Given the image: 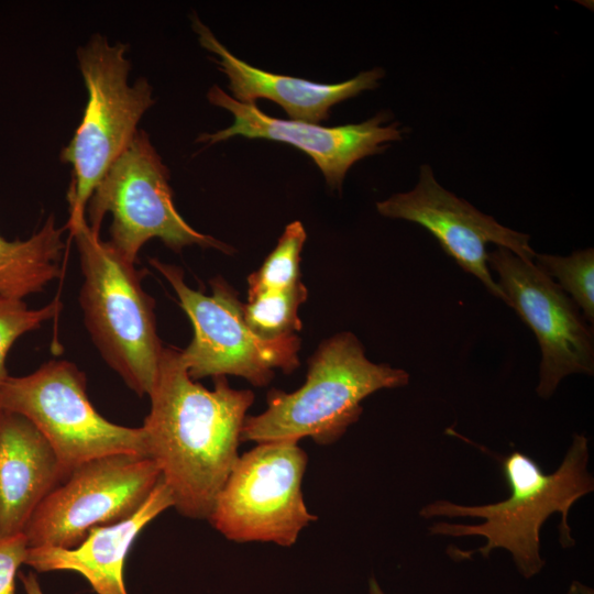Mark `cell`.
<instances>
[{
	"instance_id": "1",
	"label": "cell",
	"mask_w": 594,
	"mask_h": 594,
	"mask_svg": "<svg viewBox=\"0 0 594 594\" xmlns=\"http://www.w3.org/2000/svg\"><path fill=\"white\" fill-rule=\"evenodd\" d=\"M151 409L141 427L146 454L158 466L174 507L191 519H208L239 459L242 427L254 402L249 389L215 377L212 391L190 378L179 350L164 346Z\"/></svg>"
},
{
	"instance_id": "2",
	"label": "cell",
	"mask_w": 594,
	"mask_h": 594,
	"mask_svg": "<svg viewBox=\"0 0 594 594\" xmlns=\"http://www.w3.org/2000/svg\"><path fill=\"white\" fill-rule=\"evenodd\" d=\"M588 440L575 433L557 471L544 473L540 465L519 451L498 458L509 487V497L493 504L465 506L438 499L424 506L419 515L432 517H476L477 525L437 521L429 527L432 535L448 537L481 536L486 543L475 550L449 549L455 560L480 552L488 557L494 549L510 552L519 573L529 579L540 572L544 561L540 556V529L553 513H560L559 540L563 548L574 546L568 515L572 505L593 492L594 480L587 471Z\"/></svg>"
},
{
	"instance_id": "3",
	"label": "cell",
	"mask_w": 594,
	"mask_h": 594,
	"mask_svg": "<svg viewBox=\"0 0 594 594\" xmlns=\"http://www.w3.org/2000/svg\"><path fill=\"white\" fill-rule=\"evenodd\" d=\"M408 382L406 371L373 363L353 333L339 332L321 342L311 355L300 388L292 393L272 389L267 408L245 417L241 441H299L309 437L319 444H330L359 420L364 398Z\"/></svg>"
},
{
	"instance_id": "4",
	"label": "cell",
	"mask_w": 594,
	"mask_h": 594,
	"mask_svg": "<svg viewBox=\"0 0 594 594\" xmlns=\"http://www.w3.org/2000/svg\"><path fill=\"white\" fill-rule=\"evenodd\" d=\"M80 260L79 305L84 323L101 358L139 396L156 381L163 344L155 301L143 289L144 271L94 232L86 218L68 220Z\"/></svg>"
},
{
	"instance_id": "5",
	"label": "cell",
	"mask_w": 594,
	"mask_h": 594,
	"mask_svg": "<svg viewBox=\"0 0 594 594\" xmlns=\"http://www.w3.org/2000/svg\"><path fill=\"white\" fill-rule=\"evenodd\" d=\"M125 53L127 45L110 44L100 34L77 51L88 100L81 122L61 153L73 170L68 220L86 218L95 188L134 140L141 118L155 102L145 78L129 82L131 64Z\"/></svg>"
},
{
	"instance_id": "6",
	"label": "cell",
	"mask_w": 594,
	"mask_h": 594,
	"mask_svg": "<svg viewBox=\"0 0 594 594\" xmlns=\"http://www.w3.org/2000/svg\"><path fill=\"white\" fill-rule=\"evenodd\" d=\"M76 364L52 360L0 385V409L29 419L48 441L67 477L80 464L108 454H146L142 428L103 418L87 396Z\"/></svg>"
},
{
	"instance_id": "7",
	"label": "cell",
	"mask_w": 594,
	"mask_h": 594,
	"mask_svg": "<svg viewBox=\"0 0 594 594\" xmlns=\"http://www.w3.org/2000/svg\"><path fill=\"white\" fill-rule=\"evenodd\" d=\"M87 223L99 234L107 213L112 216L110 244L135 264L141 248L161 239L175 252L188 245L231 248L189 226L177 212L169 186V172L146 132L139 131L108 168L87 204Z\"/></svg>"
},
{
	"instance_id": "8",
	"label": "cell",
	"mask_w": 594,
	"mask_h": 594,
	"mask_svg": "<svg viewBox=\"0 0 594 594\" xmlns=\"http://www.w3.org/2000/svg\"><path fill=\"white\" fill-rule=\"evenodd\" d=\"M150 263L170 284L179 305L191 321L194 336L180 360L191 380L207 376H241L255 386H265L274 370L290 373L299 366L300 338L297 334L265 340L257 337L243 316V304L222 278L210 282V296L191 289L180 267L157 258Z\"/></svg>"
},
{
	"instance_id": "9",
	"label": "cell",
	"mask_w": 594,
	"mask_h": 594,
	"mask_svg": "<svg viewBox=\"0 0 594 594\" xmlns=\"http://www.w3.org/2000/svg\"><path fill=\"white\" fill-rule=\"evenodd\" d=\"M307 454L295 440L257 443L239 457L208 517L227 539L293 546L317 519L301 492Z\"/></svg>"
},
{
	"instance_id": "10",
	"label": "cell",
	"mask_w": 594,
	"mask_h": 594,
	"mask_svg": "<svg viewBox=\"0 0 594 594\" xmlns=\"http://www.w3.org/2000/svg\"><path fill=\"white\" fill-rule=\"evenodd\" d=\"M147 455L116 453L77 466L37 506L24 535L29 548H74L89 530L136 512L161 481Z\"/></svg>"
},
{
	"instance_id": "11",
	"label": "cell",
	"mask_w": 594,
	"mask_h": 594,
	"mask_svg": "<svg viewBox=\"0 0 594 594\" xmlns=\"http://www.w3.org/2000/svg\"><path fill=\"white\" fill-rule=\"evenodd\" d=\"M487 264L498 275L506 305L532 330L541 349L537 394L549 398L570 374L593 375L592 329L561 287L535 261L505 248L488 253Z\"/></svg>"
},
{
	"instance_id": "12",
	"label": "cell",
	"mask_w": 594,
	"mask_h": 594,
	"mask_svg": "<svg viewBox=\"0 0 594 594\" xmlns=\"http://www.w3.org/2000/svg\"><path fill=\"white\" fill-rule=\"evenodd\" d=\"M376 209L384 217L411 221L428 230L463 271L477 277L493 296L504 302L506 297L493 279L487 264V244L505 248L527 262H534L536 256L529 244V234L501 224L443 188L428 164L420 166L414 189L378 201Z\"/></svg>"
},
{
	"instance_id": "13",
	"label": "cell",
	"mask_w": 594,
	"mask_h": 594,
	"mask_svg": "<svg viewBox=\"0 0 594 594\" xmlns=\"http://www.w3.org/2000/svg\"><path fill=\"white\" fill-rule=\"evenodd\" d=\"M210 103L233 114V123L211 134H201L199 142L212 145L241 135L288 143L309 155L332 189H341L346 172L363 157L380 154L387 142L402 139L398 123L382 125L386 113L353 124L321 127L317 123L277 119L262 112L255 103L235 100L218 86L207 94Z\"/></svg>"
},
{
	"instance_id": "14",
	"label": "cell",
	"mask_w": 594,
	"mask_h": 594,
	"mask_svg": "<svg viewBox=\"0 0 594 594\" xmlns=\"http://www.w3.org/2000/svg\"><path fill=\"white\" fill-rule=\"evenodd\" d=\"M193 29L200 45L219 56L218 64L229 79V88L235 100L255 103L260 98L268 99L279 105L290 120L318 124L329 118L332 106L376 88L385 74L376 67L338 84H320L273 74L235 57L197 15L193 16Z\"/></svg>"
},
{
	"instance_id": "15",
	"label": "cell",
	"mask_w": 594,
	"mask_h": 594,
	"mask_svg": "<svg viewBox=\"0 0 594 594\" xmlns=\"http://www.w3.org/2000/svg\"><path fill=\"white\" fill-rule=\"evenodd\" d=\"M65 479L37 428L0 409V537L23 534L37 506Z\"/></svg>"
},
{
	"instance_id": "16",
	"label": "cell",
	"mask_w": 594,
	"mask_h": 594,
	"mask_svg": "<svg viewBox=\"0 0 594 594\" xmlns=\"http://www.w3.org/2000/svg\"><path fill=\"white\" fill-rule=\"evenodd\" d=\"M169 507H174V499L161 479L147 499L128 518L90 529L74 548H28L24 564L37 572H77L97 594H128L123 580L128 552L141 530Z\"/></svg>"
},
{
	"instance_id": "17",
	"label": "cell",
	"mask_w": 594,
	"mask_h": 594,
	"mask_svg": "<svg viewBox=\"0 0 594 594\" xmlns=\"http://www.w3.org/2000/svg\"><path fill=\"white\" fill-rule=\"evenodd\" d=\"M66 229L51 216L26 240L8 241L0 235V296L23 299L59 276Z\"/></svg>"
},
{
	"instance_id": "18",
	"label": "cell",
	"mask_w": 594,
	"mask_h": 594,
	"mask_svg": "<svg viewBox=\"0 0 594 594\" xmlns=\"http://www.w3.org/2000/svg\"><path fill=\"white\" fill-rule=\"evenodd\" d=\"M307 296V287L301 282L283 290L251 295L242 306L244 320L257 337L265 340L296 334L301 329L298 309Z\"/></svg>"
},
{
	"instance_id": "19",
	"label": "cell",
	"mask_w": 594,
	"mask_h": 594,
	"mask_svg": "<svg viewBox=\"0 0 594 594\" xmlns=\"http://www.w3.org/2000/svg\"><path fill=\"white\" fill-rule=\"evenodd\" d=\"M307 239L300 221L286 226L262 266L248 277L249 296L290 288L300 280V254Z\"/></svg>"
},
{
	"instance_id": "20",
	"label": "cell",
	"mask_w": 594,
	"mask_h": 594,
	"mask_svg": "<svg viewBox=\"0 0 594 594\" xmlns=\"http://www.w3.org/2000/svg\"><path fill=\"white\" fill-rule=\"evenodd\" d=\"M535 264L549 277L557 278L562 290L583 311L588 324L594 322V251L586 249L569 256L538 254Z\"/></svg>"
},
{
	"instance_id": "21",
	"label": "cell",
	"mask_w": 594,
	"mask_h": 594,
	"mask_svg": "<svg viewBox=\"0 0 594 594\" xmlns=\"http://www.w3.org/2000/svg\"><path fill=\"white\" fill-rule=\"evenodd\" d=\"M62 302L56 298L38 309H30L21 298L0 296V385L9 377L6 359L16 339L54 318Z\"/></svg>"
},
{
	"instance_id": "22",
	"label": "cell",
	"mask_w": 594,
	"mask_h": 594,
	"mask_svg": "<svg viewBox=\"0 0 594 594\" xmlns=\"http://www.w3.org/2000/svg\"><path fill=\"white\" fill-rule=\"evenodd\" d=\"M24 534L0 537V594H15V575L28 552Z\"/></svg>"
},
{
	"instance_id": "23",
	"label": "cell",
	"mask_w": 594,
	"mask_h": 594,
	"mask_svg": "<svg viewBox=\"0 0 594 594\" xmlns=\"http://www.w3.org/2000/svg\"><path fill=\"white\" fill-rule=\"evenodd\" d=\"M26 594H44L36 575L33 572L19 575Z\"/></svg>"
},
{
	"instance_id": "24",
	"label": "cell",
	"mask_w": 594,
	"mask_h": 594,
	"mask_svg": "<svg viewBox=\"0 0 594 594\" xmlns=\"http://www.w3.org/2000/svg\"><path fill=\"white\" fill-rule=\"evenodd\" d=\"M568 594H593V590L574 581L569 590Z\"/></svg>"
},
{
	"instance_id": "25",
	"label": "cell",
	"mask_w": 594,
	"mask_h": 594,
	"mask_svg": "<svg viewBox=\"0 0 594 594\" xmlns=\"http://www.w3.org/2000/svg\"><path fill=\"white\" fill-rule=\"evenodd\" d=\"M369 594H385L374 578L369 581Z\"/></svg>"
}]
</instances>
